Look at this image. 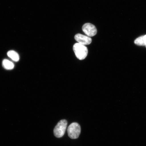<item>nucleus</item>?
Segmentation results:
<instances>
[{
	"mask_svg": "<svg viewBox=\"0 0 146 146\" xmlns=\"http://www.w3.org/2000/svg\"><path fill=\"white\" fill-rule=\"evenodd\" d=\"M75 54L76 57L80 60H83L87 57L88 50L85 45L81 44L79 43L75 44L73 46Z\"/></svg>",
	"mask_w": 146,
	"mask_h": 146,
	"instance_id": "1",
	"label": "nucleus"
},
{
	"mask_svg": "<svg viewBox=\"0 0 146 146\" xmlns=\"http://www.w3.org/2000/svg\"><path fill=\"white\" fill-rule=\"evenodd\" d=\"M67 125V122L66 120L63 119L60 120L54 129V136L57 138L62 137L65 134Z\"/></svg>",
	"mask_w": 146,
	"mask_h": 146,
	"instance_id": "2",
	"label": "nucleus"
},
{
	"mask_svg": "<svg viewBox=\"0 0 146 146\" xmlns=\"http://www.w3.org/2000/svg\"><path fill=\"white\" fill-rule=\"evenodd\" d=\"M68 136L72 139H76L79 137L81 132V128L78 123H73L69 126L67 129Z\"/></svg>",
	"mask_w": 146,
	"mask_h": 146,
	"instance_id": "3",
	"label": "nucleus"
},
{
	"mask_svg": "<svg viewBox=\"0 0 146 146\" xmlns=\"http://www.w3.org/2000/svg\"><path fill=\"white\" fill-rule=\"evenodd\" d=\"M82 30L84 33L89 36H95L97 33V30L94 25L90 23H86L83 25Z\"/></svg>",
	"mask_w": 146,
	"mask_h": 146,
	"instance_id": "4",
	"label": "nucleus"
},
{
	"mask_svg": "<svg viewBox=\"0 0 146 146\" xmlns=\"http://www.w3.org/2000/svg\"><path fill=\"white\" fill-rule=\"evenodd\" d=\"M74 38L78 43L84 45L90 44L92 42V39L90 36L80 34H76Z\"/></svg>",
	"mask_w": 146,
	"mask_h": 146,
	"instance_id": "5",
	"label": "nucleus"
},
{
	"mask_svg": "<svg viewBox=\"0 0 146 146\" xmlns=\"http://www.w3.org/2000/svg\"><path fill=\"white\" fill-rule=\"evenodd\" d=\"M134 43L140 46H145L146 48V35L137 38L134 41Z\"/></svg>",
	"mask_w": 146,
	"mask_h": 146,
	"instance_id": "6",
	"label": "nucleus"
},
{
	"mask_svg": "<svg viewBox=\"0 0 146 146\" xmlns=\"http://www.w3.org/2000/svg\"><path fill=\"white\" fill-rule=\"evenodd\" d=\"M7 55L13 60L15 62H18L19 60V54L14 50H10L7 52Z\"/></svg>",
	"mask_w": 146,
	"mask_h": 146,
	"instance_id": "7",
	"label": "nucleus"
},
{
	"mask_svg": "<svg viewBox=\"0 0 146 146\" xmlns=\"http://www.w3.org/2000/svg\"><path fill=\"white\" fill-rule=\"evenodd\" d=\"M3 67L7 70H11L14 68V63L7 59L3 60Z\"/></svg>",
	"mask_w": 146,
	"mask_h": 146,
	"instance_id": "8",
	"label": "nucleus"
}]
</instances>
